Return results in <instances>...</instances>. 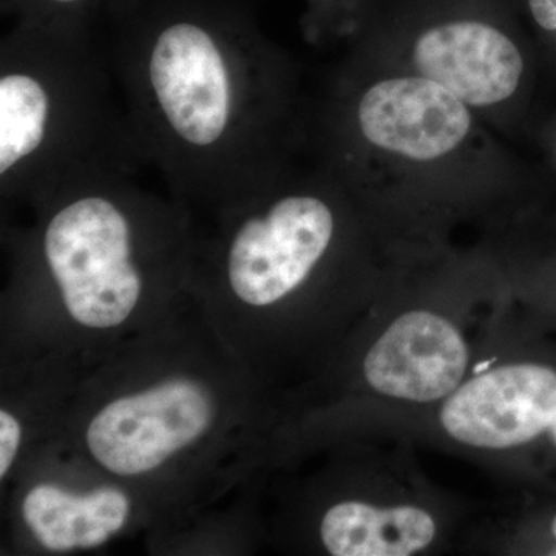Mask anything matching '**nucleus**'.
Listing matches in <instances>:
<instances>
[{
	"instance_id": "nucleus-13",
	"label": "nucleus",
	"mask_w": 556,
	"mask_h": 556,
	"mask_svg": "<svg viewBox=\"0 0 556 556\" xmlns=\"http://www.w3.org/2000/svg\"><path fill=\"white\" fill-rule=\"evenodd\" d=\"M525 9L533 27L556 42V0H525Z\"/></svg>"
},
{
	"instance_id": "nucleus-10",
	"label": "nucleus",
	"mask_w": 556,
	"mask_h": 556,
	"mask_svg": "<svg viewBox=\"0 0 556 556\" xmlns=\"http://www.w3.org/2000/svg\"><path fill=\"white\" fill-rule=\"evenodd\" d=\"M22 515L47 551L93 548L124 526L129 500L115 489L73 495L60 486L43 484L25 496Z\"/></svg>"
},
{
	"instance_id": "nucleus-3",
	"label": "nucleus",
	"mask_w": 556,
	"mask_h": 556,
	"mask_svg": "<svg viewBox=\"0 0 556 556\" xmlns=\"http://www.w3.org/2000/svg\"><path fill=\"white\" fill-rule=\"evenodd\" d=\"M110 62L78 25L22 24L0 47V189L40 204L91 174L138 172Z\"/></svg>"
},
{
	"instance_id": "nucleus-1",
	"label": "nucleus",
	"mask_w": 556,
	"mask_h": 556,
	"mask_svg": "<svg viewBox=\"0 0 556 556\" xmlns=\"http://www.w3.org/2000/svg\"><path fill=\"white\" fill-rule=\"evenodd\" d=\"M109 62L142 167L178 195L233 211L308 150L298 62L248 22L166 13L131 28Z\"/></svg>"
},
{
	"instance_id": "nucleus-16",
	"label": "nucleus",
	"mask_w": 556,
	"mask_h": 556,
	"mask_svg": "<svg viewBox=\"0 0 556 556\" xmlns=\"http://www.w3.org/2000/svg\"><path fill=\"white\" fill-rule=\"evenodd\" d=\"M552 532H554V535L556 538V517L554 518V522H552Z\"/></svg>"
},
{
	"instance_id": "nucleus-8",
	"label": "nucleus",
	"mask_w": 556,
	"mask_h": 556,
	"mask_svg": "<svg viewBox=\"0 0 556 556\" xmlns=\"http://www.w3.org/2000/svg\"><path fill=\"white\" fill-rule=\"evenodd\" d=\"M556 419V371L538 364L493 368L459 386L441 409L448 437L468 447H519Z\"/></svg>"
},
{
	"instance_id": "nucleus-12",
	"label": "nucleus",
	"mask_w": 556,
	"mask_h": 556,
	"mask_svg": "<svg viewBox=\"0 0 556 556\" xmlns=\"http://www.w3.org/2000/svg\"><path fill=\"white\" fill-rule=\"evenodd\" d=\"M21 445V426L16 417L0 412V478H5Z\"/></svg>"
},
{
	"instance_id": "nucleus-14",
	"label": "nucleus",
	"mask_w": 556,
	"mask_h": 556,
	"mask_svg": "<svg viewBox=\"0 0 556 556\" xmlns=\"http://www.w3.org/2000/svg\"><path fill=\"white\" fill-rule=\"evenodd\" d=\"M40 2L49 3V5L53 7L54 9V20L53 22H56V10H70L73 9V7L83 5L86 0H40Z\"/></svg>"
},
{
	"instance_id": "nucleus-7",
	"label": "nucleus",
	"mask_w": 556,
	"mask_h": 556,
	"mask_svg": "<svg viewBox=\"0 0 556 556\" xmlns=\"http://www.w3.org/2000/svg\"><path fill=\"white\" fill-rule=\"evenodd\" d=\"M212 416L214 407L203 387L188 379L169 380L102 408L87 430V445L112 473L135 477L195 442Z\"/></svg>"
},
{
	"instance_id": "nucleus-5",
	"label": "nucleus",
	"mask_w": 556,
	"mask_h": 556,
	"mask_svg": "<svg viewBox=\"0 0 556 556\" xmlns=\"http://www.w3.org/2000/svg\"><path fill=\"white\" fill-rule=\"evenodd\" d=\"M137 172L76 179L40 203V254L65 308L89 328L118 327L144 288L146 230L167 211L135 185Z\"/></svg>"
},
{
	"instance_id": "nucleus-15",
	"label": "nucleus",
	"mask_w": 556,
	"mask_h": 556,
	"mask_svg": "<svg viewBox=\"0 0 556 556\" xmlns=\"http://www.w3.org/2000/svg\"><path fill=\"white\" fill-rule=\"evenodd\" d=\"M551 434H552V439H554V442H555V445H556V419H555V422L552 424V427H551Z\"/></svg>"
},
{
	"instance_id": "nucleus-4",
	"label": "nucleus",
	"mask_w": 556,
	"mask_h": 556,
	"mask_svg": "<svg viewBox=\"0 0 556 556\" xmlns=\"http://www.w3.org/2000/svg\"><path fill=\"white\" fill-rule=\"evenodd\" d=\"M346 56L430 80L506 138L521 124L530 60L508 0H364Z\"/></svg>"
},
{
	"instance_id": "nucleus-9",
	"label": "nucleus",
	"mask_w": 556,
	"mask_h": 556,
	"mask_svg": "<svg viewBox=\"0 0 556 556\" xmlns=\"http://www.w3.org/2000/svg\"><path fill=\"white\" fill-rule=\"evenodd\" d=\"M468 348L459 329L431 311L397 317L364 362L365 379L383 396L409 402L448 397L463 382Z\"/></svg>"
},
{
	"instance_id": "nucleus-2",
	"label": "nucleus",
	"mask_w": 556,
	"mask_h": 556,
	"mask_svg": "<svg viewBox=\"0 0 556 556\" xmlns=\"http://www.w3.org/2000/svg\"><path fill=\"white\" fill-rule=\"evenodd\" d=\"M308 150L382 217L503 207L525 179L506 138L466 102L346 54L311 104Z\"/></svg>"
},
{
	"instance_id": "nucleus-11",
	"label": "nucleus",
	"mask_w": 556,
	"mask_h": 556,
	"mask_svg": "<svg viewBox=\"0 0 556 556\" xmlns=\"http://www.w3.org/2000/svg\"><path fill=\"white\" fill-rule=\"evenodd\" d=\"M321 541L334 556H408L437 536V522L415 506L375 507L346 501L321 519Z\"/></svg>"
},
{
	"instance_id": "nucleus-6",
	"label": "nucleus",
	"mask_w": 556,
	"mask_h": 556,
	"mask_svg": "<svg viewBox=\"0 0 556 556\" xmlns=\"http://www.w3.org/2000/svg\"><path fill=\"white\" fill-rule=\"evenodd\" d=\"M375 211L334 170L311 155L252 197L225 247L230 291L270 306L305 287L345 247L348 222ZM376 212V211H375Z\"/></svg>"
}]
</instances>
